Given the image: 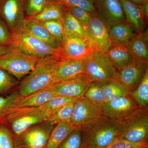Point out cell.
<instances>
[{"label": "cell", "instance_id": "cell-41", "mask_svg": "<svg viewBox=\"0 0 148 148\" xmlns=\"http://www.w3.org/2000/svg\"><path fill=\"white\" fill-rule=\"evenodd\" d=\"M11 33L0 17V45L10 46Z\"/></svg>", "mask_w": 148, "mask_h": 148}, {"label": "cell", "instance_id": "cell-30", "mask_svg": "<svg viewBox=\"0 0 148 148\" xmlns=\"http://www.w3.org/2000/svg\"><path fill=\"white\" fill-rule=\"evenodd\" d=\"M77 101H73L65 105L51 114L48 120L54 125L60 123L71 122L74 107Z\"/></svg>", "mask_w": 148, "mask_h": 148}, {"label": "cell", "instance_id": "cell-3", "mask_svg": "<svg viewBox=\"0 0 148 148\" xmlns=\"http://www.w3.org/2000/svg\"><path fill=\"white\" fill-rule=\"evenodd\" d=\"M11 34L10 46L25 55L37 58L50 56L63 58L62 51L54 49L41 41L23 27Z\"/></svg>", "mask_w": 148, "mask_h": 148}, {"label": "cell", "instance_id": "cell-29", "mask_svg": "<svg viewBox=\"0 0 148 148\" xmlns=\"http://www.w3.org/2000/svg\"><path fill=\"white\" fill-rule=\"evenodd\" d=\"M83 97L101 108L106 103L103 88L100 83L97 82H90Z\"/></svg>", "mask_w": 148, "mask_h": 148}, {"label": "cell", "instance_id": "cell-44", "mask_svg": "<svg viewBox=\"0 0 148 148\" xmlns=\"http://www.w3.org/2000/svg\"><path fill=\"white\" fill-rule=\"evenodd\" d=\"M142 9V11H143L145 17L147 19L148 18V2L146 3L145 4L141 7Z\"/></svg>", "mask_w": 148, "mask_h": 148}, {"label": "cell", "instance_id": "cell-32", "mask_svg": "<svg viewBox=\"0 0 148 148\" xmlns=\"http://www.w3.org/2000/svg\"><path fill=\"white\" fill-rule=\"evenodd\" d=\"M19 95L18 91L16 90L5 97L0 96V124L4 123L8 114L15 107Z\"/></svg>", "mask_w": 148, "mask_h": 148}, {"label": "cell", "instance_id": "cell-7", "mask_svg": "<svg viewBox=\"0 0 148 148\" xmlns=\"http://www.w3.org/2000/svg\"><path fill=\"white\" fill-rule=\"evenodd\" d=\"M54 125L45 121L13 136L14 148H45Z\"/></svg>", "mask_w": 148, "mask_h": 148}, {"label": "cell", "instance_id": "cell-12", "mask_svg": "<svg viewBox=\"0 0 148 148\" xmlns=\"http://www.w3.org/2000/svg\"><path fill=\"white\" fill-rule=\"evenodd\" d=\"M93 14L106 26L118 22H127L119 0H94Z\"/></svg>", "mask_w": 148, "mask_h": 148}, {"label": "cell", "instance_id": "cell-11", "mask_svg": "<svg viewBox=\"0 0 148 148\" xmlns=\"http://www.w3.org/2000/svg\"><path fill=\"white\" fill-rule=\"evenodd\" d=\"M140 107L129 95L106 102L101 109L107 117L121 123Z\"/></svg>", "mask_w": 148, "mask_h": 148}, {"label": "cell", "instance_id": "cell-10", "mask_svg": "<svg viewBox=\"0 0 148 148\" xmlns=\"http://www.w3.org/2000/svg\"><path fill=\"white\" fill-rule=\"evenodd\" d=\"M26 0H0V17L11 33L23 27Z\"/></svg>", "mask_w": 148, "mask_h": 148}, {"label": "cell", "instance_id": "cell-40", "mask_svg": "<svg viewBox=\"0 0 148 148\" xmlns=\"http://www.w3.org/2000/svg\"><path fill=\"white\" fill-rule=\"evenodd\" d=\"M106 148H148V142L134 143L119 138Z\"/></svg>", "mask_w": 148, "mask_h": 148}, {"label": "cell", "instance_id": "cell-25", "mask_svg": "<svg viewBox=\"0 0 148 148\" xmlns=\"http://www.w3.org/2000/svg\"><path fill=\"white\" fill-rule=\"evenodd\" d=\"M77 128L71 122L55 124L45 148H58L69 134Z\"/></svg>", "mask_w": 148, "mask_h": 148}, {"label": "cell", "instance_id": "cell-34", "mask_svg": "<svg viewBox=\"0 0 148 148\" xmlns=\"http://www.w3.org/2000/svg\"><path fill=\"white\" fill-rule=\"evenodd\" d=\"M41 23L53 36L62 47L65 32L62 21L50 20L43 21Z\"/></svg>", "mask_w": 148, "mask_h": 148}, {"label": "cell", "instance_id": "cell-24", "mask_svg": "<svg viewBox=\"0 0 148 148\" xmlns=\"http://www.w3.org/2000/svg\"><path fill=\"white\" fill-rule=\"evenodd\" d=\"M106 53L117 70L134 61L125 44L116 45L112 43Z\"/></svg>", "mask_w": 148, "mask_h": 148}, {"label": "cell", "instance_id": "cell-26", "mask_svg": "<svg viewBox=\"0 0 148 148\" xmlns=\"http://www.w3.org/2000/svg\"><path fill=\"white\" fill-rule=\"evenodd\" d=\"M103 88L106 102L129 95V91L123 84L114 79L99 82Z\"/></svg>", "mask_w": 148, "mask_h": 148}, {"label": "cell", "instance_id": "cell-33", "mask_svg": "<svg viewBox=\"0 0 148 148\" xmlns=\"http://www.w3.org/2000/svg\"><path fill=\"white\" fill-rule=\"evenodd\" d=\"M58 148H86L83 138L82 130L77 127L74 130Z\"/></svg>", "mask_w": 148, "mask_h": 148}, {"label": "cell", "instance_id": "cell-8", "mask_svg": "<svg viewBox=\"0 0 148 148\" xmlns=\"http://www.w3.org/2000/svg\"><path fill=\"white\" fill-rule=\"evenodd\" d=\"M38 58L21 53L12 47L7 53L0 56V69L8 72L19 80L34 69Z\"/></svg>", "mask_w": 148, "mask_h": 148}, {"label": "cell", "instance_id": "cell-27", "mask_svg": "<svg viewBox=\"0 0 148 148\" xmlns=\"http://www.w3.org/2000/svg\"><path fill=\"white\" fill-rule=\"evenodd\" d=\"M62 22L65 31L79 36L87 41L92 46L89 36L86 30L85 27L66 9V14Z\"/></svg>", "mask_w": 148, "mask_h": 148}, {"label": "cell", "instance_id": "cell-42", "mask_svg": "<svg viewBox=\"0 0 148 148\" xmlns=\"http://www.w3.org/2000/svg\"><path fill=\"white\" fill-rule=\"evenodd\" d=\"M11 49L12 47L10 46L0 45V56L7 53Z\"/></svg>", "mask_w": 148, "mask_h": 148}, {"label": "cell", "instance_id": "cell-36", "mask_svg": "<svg viewBox=\"0 0 148 148\" xmlns=\"http://www.w3.org/2000/svg\"><path fill=\"white\" fill-rule=\"evenodd\" d=\"M50 1L60 4L65 8L77 6L89 13L93 14L94 12V3L90 0H50Z\"/></svg>", "mask_w": 148, "mask_h": 148}, {"label": "cell", "instance_id": "cell-4", "mask_svg": "<svg viewBox=\"0 0 148 148\" xmlns=\"http://www.w3.org/2000/svg\"><path fill=\"white\" fill-rule=\"evenodd\" d=\"M50 115L40 107H14L8 114L3 124L16 136L40 123L48 120Z\"/></svg>", "mask_w": 148, "mask_h": 148}, {"label": "cell", "instance_id": "cell-22", "mask_svg": "<svg viewBox=\"0 0 148 148\" xmlns=\"http://www.w3.org/2000/svg\"><path fill=\"white\" fill-rule=\"evenodd\" d=\"M107 27L111 42L114 44H126L136 33L127 22L114 23Z\"/></svg>", "mask_w": 148, "mask_h": 148}, {"label": "cell", "instance_id": "cell-38", "mask_svg": "<svg viewBox=\"0 0 148 148\" xmlns=\"http://www.w3.org/2000/svg\"><path fill=\"white\" fill-rule=\"evenodd\" d=\"M0 148H14L13 134L3 123L0 124Z\"/></svg>", "mask_w": 148, "mask_h": 148}, {"label": "cell", "instance_id": "cell-35", "mask_svg": "<svg viewBox=\"0 0 148 148\" xmlns=\"http://www.w3.org/2000/svg\"><path fill=\"white\" fill-rule=\"evenodd\" d=\"M50 0H26L25 11L26 17L37 15L43 9Z\"/></svg>", "mask_w": 148, "mask_h": 148}, {"label": "cell", "instance_id": "cell-39", "mask_svg": "<svg viewBox=\"0 0 148 148\" xmlns=\"http://www.w3.org/2000/svg\"><path fill=\"white\" fill-rule=\"evenodd\" d=\"M65 8L74 17L79 20L85 28L88 22L93 14L79 7L71 6Z\"/></svg>", "mask_w": 148, "mask_h": 148}, {"label": "cell", "instance_id": "cell-18", "mask_svg": "<svg viewBox=\"0 0 148 148\" xmlns=\"http://www.w3.org/2000/svg\"><path fill=\"white\" fill-rule=\"evenodd\" d=\"M133 61L148 64L147 29L143 32H136L126 44Z\"/></svg>", "mask_w": 148, "mask_h": 148}, {"label": "cell", "instance_id": "cell-17", "mask_svg": "<svg viewBox=\"0 0 148 148\" xmlns=\"http://www.w3.org/2000/svg\"><path fill=\"white\" fill-rule=\"evenodd\" d=\"M147 70L148 64L134 61L117 70L116 80L123 84L131 92L138 87Z\"/></svg>", "mask_w": 148, "mask_h": 148}, {"label": "cell", "instance_id": "cell-19", "mask_svg": "<svg viewBox=\"0 0 148 148\" xmlns=\"http://www.w3.org/2000/svg\"><path fill=\"white\" fill-rule=\"evenodd\" d=\"M126 16L127 22L136 32H143L146 30L147 19L141 7L138 6L128 0H119Z\"/></svg>", "mask_w": 148, "mask_h": 148}, {"label": "cell", "instance_id": "cell-9", "mask_svg": "<svg viewBox=\"0 0 148 148\" xmlns=\"http://www.w3.org/2000/svg\"><path fill=\"white\" fill-rule=\"evenodd\" d=\"M107 118L101 107L83 96L75 105L71 122L83 130Z\"/></svg>", "mask_w": 148, "mask_h": 148}, {"label": "cell", "instance_id": "cell-23", "mask_svg": "<svg viewBox=\"0 0 148 148\" xmlns=\"http://www.w3.org/2000/svg\"><path fill=\"white\" fill-rule=\"evenodd\" d=\"M66 12V8L64 6L50 1L39 13L32 17H26L25 19L40 23L50 20L63 21Z\"/></svg>", "mask_w": 148, "mask_h": 148}, {"label": "cell", "instance_id": "cell-43", "mask_svg": "<svg viewBox=\"0 0 148 148\" xmlns=\"http://www.w3.org/2000/svg\"><path fill=\"white\" fill-rule=\"evenodd\" d=\"M130 2L139 7L142 6L146 3L148 2V0H128Z\"/></svg>", "mask_w": 148, "mask_h": 148}, {"label": "cell", "instance_id": "cell-5", "mask_svg": "<svg viewBox=\"0 0 148 148\" xmlns=\"http://www.w3.org/2000/svg\"><path fill=\"white\" fill-rule=\"evenodd\" d=\"M148 107H140L121 122L123 130L119 138L134 143L148 142Z\"/></svg>", "mask_w": 148, "mask_h": 148}, {"label": "cell", "instance_id": "cell-45", "mask_svg": "<svg viewBox=\"0 0 148 148\" xmlns=\"http://www.w3.org/2000/svg\"><path fill=\"white\" fill-rule=\"evenodd\" d=\"M90 1H92L94 2V0H90Z\"/></svg>", "mask_w": 148, "mask_h": 148}, {"label": "cell", "instance_id": "cell-6", "mask_svg": "<svg viewBox=\"0 0 148 148\" xmlns=\"http://www.w3.org/2000/svg\"><path fill=\"white\" fill-rule=\"evenodd\" d=\"M86 71L90 82L117 79V71L106 53L95 51L86 57Z\"/></svg>", "mask_w": 148, "mask_h": 148}, {"label": "cell", "instance_id": "cell-20", "mask_svg": "<svg viewBox=\"0 0 148 148\" xmlns=\"http://www.w3.org/2000/svg\"><path fill=\"white\" fill-rule=\"evenodd\" d=\"M56 96L52 86H49L26 96L19 95L15 107H40Z\"/></svg>", "mask_w": 148, "mask_h": 148}, {"label": "cell", "instance_id": "cell-1", "mask_svg": "<svg viewBox=\"0 0 148 148\" xmlns=\"http://www.w3.org/2000/svg\"><path fill=\"white\" fill-rule=\"evenodd\" d=\"M62 58L55 56L38 58L34 69L18 85L19 95L26 96L52 85L56 68Z\"/></svg>", "mask_w": 148, "mask_h": 148}, {"label": "cell", "instance_id": "cell-13", "mask_svg": "<svg viewBox=\"0 0 148 148\" xmlns=\"http://www.w3.org/2000/svg\"><path fill=\"white\" fill-rule=\"evenodd\" d=\"M86 30L94 50L106 53L112 43L109 37L108 27L104 22L92 14L88 22Z\"/></svg>", "mask_w": 148, "mask_h": 148}, {"label": "cell", "instance_id": "cell-16", "mask_svg": "<svg viewBox=\"0 0 148 148\" xmlns=\"http://www.w3.org/2000/svg\"><path fill=\"white\" fill-rule=\"evenodd\" d=\"M86 74L56 83L52 86L57 95L73 98H80L90 83Z\"/></svg>", "mask_w": 148, "mask_h": 148}, {"label": "cell", "instance_id": "cell-2", "mask_svg": "<svg viewBox=\"0 0 148 148\" xmlns=\"http://www.w3.org/2000/svg\"><path fill=\"white\" fill-rule=\"evenodd\" d=\"M123 130L121 123L108 118L83 130L86 148H106L119 138Z\"/></svg>", "mask_w": 148, "mask_h": 148}, {"label": "cell", "instance_id": "cell-28", "mask_svg": "<svg viewBox=\"0 0 148 148\" xmlns=\"http://www.w3.org/2000/svg\"><path fill=\"white\" fill-rule=\"evenodd\" d=\"M129 95L138 106L142 108L148 107V70L138 87L135 90L130 92Z\"/></svg>", "mask_w": 148, "mask_h": 148}, {"label": "cell", "instance_id": "cell-15", "mask_svg": "<svg viewBox=\"0 0 148 148\" xmlns=\"http://www.w3.org/2000/svg\"><path fill=\"white\" fill-rule=\"evenodd\" d=\"M85 58H62L56 68L52 85L86 75Z\"/></svg>", "mask_w": 148, "mask_h": 148}, {"label": "cell", "instance_id": "cell-21", "mask_svg": "<svg viewBox=\"0 0 148 148\" xmlns=\"http://www.w3.org/2000/svg\"><path fill=\"white\" fill-rule=\"evenodd\" d=\"M23 27L32 36L41 41L54 49L62 51L61 45L41 23L25 19Z\"/></svg>", "mask_w": 148, "mask_h": 148}, {"label": "cell", "instance_id": "cell-14", "mask_svg": "<svg viewBox=\"0 0 148 148\" xmlns=\"http://www.w3.org/2000/svg\"><path fill=\"white\" fill-rule=\"evenodd\" d=\"M63 58H81L87 57L94 49L87 41L77 35L64 32L62 46Z\"/></svg>", "mask_w": 148, "mask_h": 148}, {"label": "cell", "instance_id": "cell-37", "mask_svg": "<svg viewBox=\"0 0 148 148\" xmlns=\"http://www.w3.org/2000/svg\"><path fill=\"white\" fill-rule=\"evenodd\" d=\"M17 79L5 70L0 69V94H4L17 84Z\"/></svg>", "mask_w": 148, "mask_h": 148}, {"label": "cell", "instance_id": "cell-31", "mask_svg": "<svg viewBox=\"0 0 148 148\" xmlns=\"http://www.w3.org/2000/svg\"><path fill=\"white\" fill-rule=\"evenodd\" d=\"M81 98H70L58 95L52 98L44 105L40 107L43 110L51 116V114L55 112L65 105L73 101H77Z\"/></svg>", "mask_w": 148, "mask_h": 148}]
</instances>
